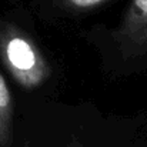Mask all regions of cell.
<instances>
[{"instance_id":"6da1fadb","label":"cell","mask_w":147,"mask_h":147,"mask_svg":"<svg viewBox=\"0 0 147 147\" xmlns=\"http://www.w3.org/2000/svg\"><path fill=\"white\" fill-rule=\"evenodd\" d=\"M0 59L24 89H36L50 77V66L39 46L16 26H0Z\"/></svg>"},{"instance_id":"277c9868","label":"cell","mask_w":147,"mask_h":147,"mask_svg":"<svg viewBox=\"0 0 147 147\" xmlns=\"http://www.w3.org/2000/svg\"><path fill=\"white\" fill-rule=\"evenodd\" d=\"M57 1L66 4L67 7H73V9H92L109 0H57Z\"/></svg>"},{"instance_id":"7a4b0ae2","label":"cell","mask_w":147,"mask_h":147,"mask_svg":"<svg viewBox=\"0 0 147 147\" xmlns=\"http://www.w3.org/2000/svg\"><path fill=\"white\" fill-rule=\"evenodd\" d=\"M117 37L131 53L147 51V0H131Z\"/></svg>"},{"instance_id":"3957f363","label":"cell","mask_w":147,"mask_h":147,"mask_svg":"<svg viewBox=\"0 0 147 147\" xmlns=\"http://www.w3.org/2000/svg\"><path fill=\"white\" fill-rule=\"evenodd\" d=\"M11 116H13L11 93L4 77L0 74V146H4L9 142Z\"/></svg>"}]
</instances>
